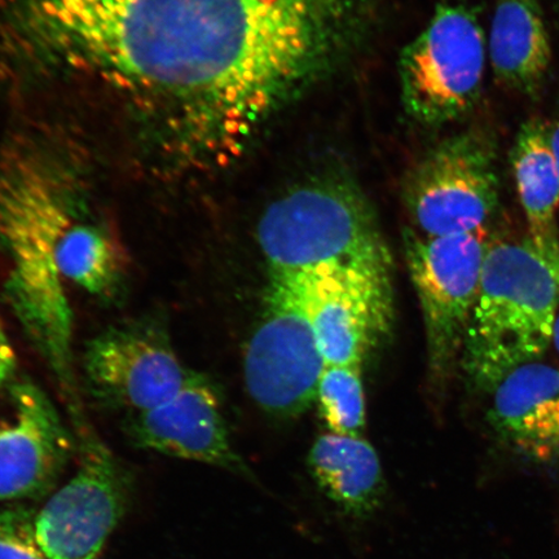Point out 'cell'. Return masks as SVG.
<instances>
[{
    "instance_id": "3",
    "label": "cell",
    "mask_w": 559,
    "mask_h": 559,
    "mask_svg": "<svg viewBox=\"0 0 559 559\" xmlns=\"http://www.w3.org/2000/svg\"><path fill=\"white\" fill-rule=\"evenodd\" d=\"M559 306V243L489 242L463 362L475 386L491 391L507 374L539 361L554 344Z\"/></svg>"
},
{
    "instance_id": "4",
    "label": "cell",
    "mask_w": 559,
    "mask_h": 559,
    "mask_svg": "<svg viewBox=\"0 0 559 559\" xmlns=\"http://www.w3.org/2000/svg\"><path fill=\"white\" fill-rule=\"evenodd\" d=\"M257 239L269 274L299 276L342 265L390 274V250L366 194L352 179L319 177L271 202Z\"/></svg>"
},
{
    "instance_id": "8",
    "label": "cell",
    "mask_w": 559,
    "mask_h": 559,
    "mask_svg": "<svg viewBox=\"0 0 559 559\" xmlns=\"http://www.w3.org/2000/svg\"><path fill=\"white\" fill-rule=\"evenodd\" d=\"M403 200L419 235L440 237L484 228L499 202L493 144L479 132L443 140L408 174Z\"/></svg>"
},
{
    "instance_id": "1",
    "label": "cell",
    "mask_w": 559,
    "mask_h": 559,
    "mask_svg": "<svg viewBox=\"0 0 559 559\" xmlns=\"http://www.w3.org/2000/svg\"><path fill=\"white\" fill-rule=\"evenodd\" d=\"M68 58L177 108L202 157L227 165L247 120L258 45L247 0H27Z\"/></svg>"
},
{
    "instance_id": "17",
    "label": "cell",
    "mask_w": 559,
    "mask_h": 559,
    "mask_svg": "<svg viewBox=\"0 0 559 559\" xmlns=\"http://www.w3.org/2000/svg\"><path fill=\"white\" fill-rule=\"evenodd\" d=\"M512 165L528 236L536 242L559 243V173L550 150L548 126L542 120L533 118L522 124L512 151Z\"/></svg>"
},
{
    "instance_id": "7",
    "label": "cell",
    "mask_w": 559,
    "mask_h": 559,
    "mask_svg": "<svg viewBox=\"0 0 559 559\" xmlns=\"http://www.w3.org/2000/svg\"><path fill=\"white\" fill-rule=\"evenodd\" d=\"M486 227L429 237L404 229V255L424 314L432 381L442 383L463 354L488 247Z\"/></svg>"
},
{
    "instance_id": "18",
    "label": "cell",
    "mask_w": 559,
    "mask_h": 559,
    "mask_svg": "<svg viewBox=\"0 0 559 559\" xmlns=\"http://www.w3.org/2000/svg\"><path fill=\"white\" fill-rule=\"evenodd\" d=\"M317 403L328 432L365 435L367 404L360 366H326L320 377Z\"/></svg>"
},
{
    "instance_id": "16",
    "label": "cell",
    "mask_w": 559,
    "mask_h": 559,
    "mask_svg": "<svg viewBox=\"0 0 559 559\" xmlns=\"http://www.w3.org/2000/svg\"><path fill=\"white\" fill-rule=\"evenodd\" d=\"M488 53L502 85L523 94L539 90L550 66L551 48L537 0H498Z\"/></svg>"
},
{
    "instance_id": "6",
    "label": "cell",
    "mask_w": 559,
    "mask_h": 559,
    "mask_svg": "<svg viewBox=\"0 0 559 559\" xmlns=\"http://www.w3.org/2000/svg\"><path fill=\"white\" fill-rule=\"evenodd\" d=\"M486 40L477 16L460 4H439L397 61L405 114L440 128L469 114L480 95Z\"/></svg>"
},
{
    "instance_id": "12",
    "label": "cell",
    "mask_w": 559,
    "mask_h": 559,
    "mask_svg": "<svg viewBox=\"0 0 559 559\" xmlns=\"http://www.w3.org/2000/svg\"><path fill=\"white\" fill-rule=\"evenodd\" d=\"M0 416V501L37 498L58 480L73 439L38 384H12Z\"/></svg>"
},
{
    "instance_id": "11",
    "label": "cell",
    "mask_w": 559,
    "mask_h": 559,
    "mask_svg": "<svg viewBox=\"0 0 559 559\" xmlns=\"http://www.w3.org/2000/svg\"><path fill=\"white\" fill-rule=\"evenodd\" d=\"M83 368L100 401L134 415L169 400L192 374L165 334L140 325L96 335L88 342Z\"/></svg>"
},
{
    "instance_id": "22",
    "label": "cell",
    "mask_w": 559,
    "mask_h": 559,
    "mask_svg": "<svg viewBox=\"0 0 559 559\" xmlns=\"http://www.w3.org/2000/svg\"><path fill=\"white\" fill-rule=\"evenodd\" d=\"M554 345L559 354V312L556 320L555 333H554Z\"/></svg>"
},
{
    "instance_id": "14",
    "label": "cell",
    "mask_w": 559,
    "mask_h": 559,
    "mask_svg": "<svg viewBox=\"0 0 559 559\" xmlns=\"http://www.w3.org/2000/svg\"><path fill=\"white\" fill-rule=\"evenodd\" d=\"M488 419L496 435L536 463L559 461V368L533 361L492 390Z\"/></svg>"
},
{
    "instance_id": "2",
    "label": "cell",
    "mask_w": 559,
    "mask_h": 559,
    "mask_svg": "<svg viewBox=\"0 0 559 559\" xmlns=\"http://www.w3.org/2000/svg\"><path fill=\"white\" fill-rule=\"evenodd\" d=\"M0 249L9 260L5 295L53 373L69 391L73 309L70 288L109 297L123 284L129 255L76 195L41 166L0 169Z\"/></svg>"
},
{
    "instance_id": "19",
    "label": "cell",
    "mask_w": 559,
    "mask_h": 559,
    "mask_svg": "<svg viewBox=\"0 0 559 559\" xmlns=\"http://www.w3.org/2000/svg\"><path fill=\"white\" fill-rule=\"evenodd\" d=\"M35 515L21 508L0 510V559H47L38 542Z\"/></svg>"
},
{
    "instance_id": "20",
    "label": "cell",
    "mask_w": 559,
    "mask_h": 559,
    "mask_svg": "<svg viewBox=\"0 0 559 559\" xmlns=\"http://www.w3.org/2000/svg\"><path fill=\"white\" fill-rule=\"evenodd\" d=\"M16 368L15 348L7 334L2 319H0V388L10 380L13 370Z\"/></svg>"
},
{
    "instance_id": "21",
    "label": "cell",
    "mask_w": 559,
    "mask_h": 559,
    "mask_svg": "<svg viewBox=\"0 0 559 559\" xmlns=\"http://www.w3.org/2000/svg\"><path fill=\"white\" fill-rule=\"evenodd\" d=\"M548 139L550 144L551 153H554L557 169L559 173V110L555 118V121L548 126Z\"/></svg>"
},
{
    "instance_id": "15",
    "label": "cell",
    "mask_w": 559,
    "mask_h": 559,
    "mask_svg": "<svg viewBox=\"0 0 559 559\" xmlns=\"http://www.w3.org/2000/svg\"><path fill=\"white\" fill-rule=\"evenodd\" d=\"M307 466L320 492L345 519L372 520L382 509L386 480L379 453L365 437L320 436Z\"/></svg>"
},
{
    "instance_id": "5",
    "label": "cell",
    "mask_w": 559,
    "mask_h": 559,
    "mask_svg": "<svg viewBox=\"0 0 559 559\" xmlns=\"http://www.w3.org/2000/svg\"><path fill=\"white\" fill-rule=\"evenodd\" d=\"M325 367L304 277L269 274L260 319L243 355V379L251 400L275 418L304 415L317 402Z\"/></svg>"
},
{
    "instance_id": "13",
    "label": "cell",
    "mask_w": 559,
    "mask_h": 559,
    "mask_svg": "<svg viewBox=\"0 0 559 559\" xmlns=\"http://www.w3.org/2000/svg\"><path fill=\"white\" fill-rule=\"evenodd\" d=\"M130 436L144 450L254 479L230 442L218 394L200 374L192 373L169 400L135 415Z\"/></svg>"
},
{
    "instance_id": "9",
    "label": "cell",
    "mask_w": 559,
    "mask_h": 559,
    "mask_svg": "<svg viewBox=\"0 0 559 559\" xmlns=\"http://www.w3.org/2000/svg\"><path fill=\"white\" fill-rule=\"evenodd\" d=\"M128 501V478L115 454L88 438L79 469L35 515L47 559H97Z\"/></svg>"
},
{
    "instance_id": "10",
    "label": "cell",
    "mask_w": 559,
    "mask_h": 559,
    "mask_svg": "<svg viewBox=\"0 0 559 559\" xmlns=\"http://www.w3.org/2000/svg\"><path fill=\"white\" fill-rule=\"evenodd\" d=\"M326 366H360L393 321L391 275L326 265L300 275Z\"/></svg>"
}]
</instances>
